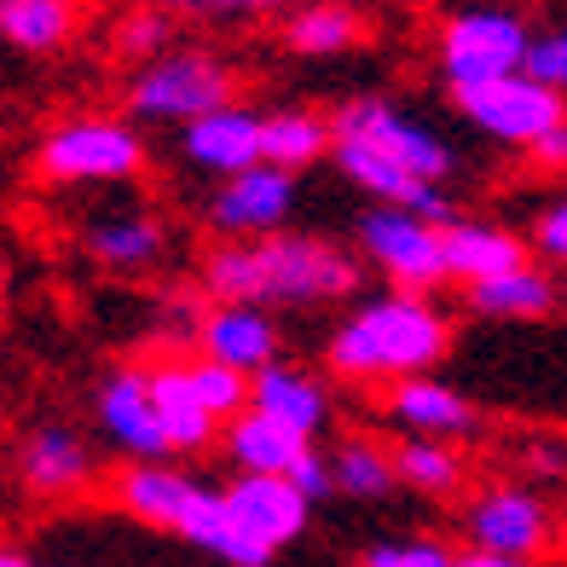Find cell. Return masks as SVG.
<instances>
[{
  "label": "cell",
  "instance_id": "1",
  "mask_svg": "<svg viewBox=\"0 0 567 567\" xmlns=\"http://www.w3.org/2000/svg\"><path fill=\"white\" fill-rule=\"evenodd\" d=\"M203 296L209 301H255V307H337L365 284L359 249H342L319 231H272L255 244H215L203 255Z\"/></svg>",
  "mask_w": 567,
  "mask_h": 567
},
{
  "label": "cell",
  "instance_id": "2",
  "mask_svg": "<svg viewBox=\"0 0 567 567\" xmlns=\"http://www.w3.org/2000/svg\"><path fill=\"white\" fill-rule=\"evenodd\" d=\"M446 353H452L446 307L434 296L389 290L348 307V319L324 342V365L348 389H394L405 377H434Z\"/></svg>",
  "mask_w": 567,
  "mask_h": 567
},
{
  "label": "cell",
  "instance_id": "3",
  "mask_svg": "<svg viewBox=\"0 0 567 567\" xmlns=\"http://www.w3.org/2000/svg\"><path fill=\"white\" fill-rule=\"evenodd\" d=\"M238 99V70L209 47H168V53L134 64L122 87L127 122H157V127H186Z\"/></svg>",
  "mask_w": 567,
  "mask_h": 567
},
{
  "label": "cell",
  "instance_id": "4",
  "mask_svg": "<svg viewBox=\"0 0 567 567\" xmlns=\"http://www.w3.org/2000/svg\"><path fill=\"white\" fill-rule=\"evenodd\" d=\"M151 151L140 140V127L127 116H64L41 134L35 145V174L47 186H134L145 174Z\"/></svg>",
  "mask_w": 567,
  "mask_h": 567
},
{
  "label": "cell",
  "instance_id": "5",
  "mask_svg": "<svg viewBox=\"0 0 567 567\" xmlns=\"http://www.w3.org/2000/svg\"><path fill=\"white\" fill-rule=\"evenodd\" d=\"M527 47H533V30L509 7H457L434 30V59H441L446 87H470V82L527 70Z\"/></svg>",
  "mask_w": 567,
  "mask_h": 567
},
{
  "label": "cell",
  "instance_id": "6",
  "mask_svg": "<svg viewBox=\"0 0 567 567\" xmlns=\"http://www.w3.org/2000/svg\"><path fill=\"white\" fill-rule=\"evenodd\" d=\"M330 134L353 140V145H371L382 157H394L400 168L434 179V186H446L457 174V151L441 127H429L423 116H411L405 105H394V99H382V93H359L348 105H337L330 111Z\"/></svg>",
  "mask_w": 567,
  "mask_h": 567
},
{
  "label": "cell",
  "instance_id": "7",
  "mask_svg": "<svg viewBox=\"0 0 567 567\" xmlns=\"http://www.w3.org/2000/svg\"><path fill=\"white\" fill-rule=\"evenodd\" d=\"M470 550H493V556H515V561H545L561 545V522L545 493H533L522 481H493L470 493L457 515Z\"/></svg>",
  "mask_w": 567,
  "mask_h": 567
},
{
  "label": "cell",
  "instance_id": "8",
  "mask_svg": "<svg viewBox=\"0 0 567 567\" xmlns=\"http://www.w3.org/2000/svg\"><path fill=\"white\" fill-rule=\"evenodd\" d=\"M359 261L377 267L394 290L411 296H434L446 284V244H441V220H423L394 203H371L359 215Z\"/></svg>",
  "mask_w": 567,
  "mask_h": 567
},
{
  "label": "cell",
  "instance_id": "9",
  "mask_svg": "<svg viewBox=\"0 0 567 567\" xmlns=\"http://www.w3.org/2000/svg\"><path fill=\"white\" fill-rule=\"evenodd\" d=\"M452 105L457 116L475 127V134L498 140V145H522L533 151L550 127L567 122V93L545 87L538 75L515 70V75H493V82H470V87H452Z\"/></svg>",
  "mask_w": 567,
  "mask_h": 567
},
{
  "label": "cell",
  "instance_id": "10",
  "mask_svg": "<svg viewBox=\"0 0 567 567\" xmlns=\"http://www.w3.org/2000/svg\"><path fill=\"white\" fill-rule=\"evenodd\" d=\"M301 197V179L278 163H255L231 179H215V197L203 203V220H209L215 244H255L272 238V231H290Z\"/></svg>",
  "mask_w": 567,
  "mask_h": 567
},
{
  "label": "cell",
  "instance_id": "11",
  "mask_svg": "<svg viewBox=\"0 0 567 567\" xmlns=\"http://www.w3.org/2000/svg\"><path fill=\"white\" fill-rule=\"evenodd\" d=\"M12 475L23 486V498H35V504H70V498H87L93 493L99 457H93V441H87L82 429L53 417V423H35L18 441Z\"/></svg>",
  "mask_w": 567,
  "mask_h": 567
},
{
  "label": "cell",
  "instance_id": "12",
  "mask_svg": "<svg viewBox=\"0 0 567 567\" xmlns=\"http://www.w3.org/2000/svg\"><path fill=\"white\" fill-rule=\"evenodd\" d=\"M93 429H99V441H105L111 452H122L127 463L168 457L145 359H140V365H111L105 377H99V389H93Z\"/></svg>",
  "mask_w": 567,
  "mask_h": 567
},
{
  "label": "cell",
  "instance_id": "13",
  "mask_svg": "<svg viewBox=\"0 0 567 567\" xmlns=\"http://www.w3.org/2000/svg\"><path fill=\"white\" fill-rule=\"evenodd\" d=\"M203 481L197 470H179L174 457H145V463H122V470L105 481L111 504L140 527H157V533H179L186 527L192 504L203 498Z\"/></svg>",
  "mask_w": 567,
  "mask_h": 567
},
{
  "label": "cell",
  "instance_id": "14",
  "mask_svg": "<svg viewBox=\"0 0 567 567\" xmlns=\"http://www.w3.org/2000/svg\"><path fill=\"white\" fill-rule=\"evenodd\" d=\"M82 255L93 267L116 278H145L163 267L168 255V220L145 203H122V209H99L82 220Z\"/></svg>",
  "mask_w": 567,
  "mask_h": 567
},
{
  "label": "cell",
  "instance_id": "15",
  "mask_svg": "<svg viewBox=\"0 0 567 567\" xmlns=\"http://www.w3.org/2000/svg\"><path fill=\"white\" fill-rule=\"evenodd\" d=\"M220 493H226L231 522L272 556L284 545H296L307 533V522H313V498L290 475H231V486H220Z\"/></svg>",
  "mask_w": 567,
  "mask_h": 567
},
{
  "label": "cell",
  "instance_id": "16",
  "mask_svg": "<svg viewBox=\"0 0 567 567\" xmlns=\"http://www.w3.org/2000/svg\"><path fill=\"white\" fill-rule=\"evenodd\" d=\"M179 163L192 174H209V179H231L255 163H267L261 157V111L231 99V105L186 122L179 127Z\"/></svg>",
  "mask_w": 567,
  "mask_h": 567
},
{
  "label": "cell",
  "instance_id": "17",
  "mask_svg": "<svg viewBox=\"0 0 567 567\" xmlns=\"http://www.w3.org/2000/svg\"><path fill=\"white\" fill-rule=\"evenodd\" d=\"M330 163H337L348 186H353V192H365L371 203H394V209H411V215L441 220V226H446V220H457V215H452L446 186H434V179L400 168L394 157H382V151H371V145L337 140V145H330Z\"/></svg>",
  "mask_w": 567,
  "mask_h": 567
},
{
  "label": "cell",
  "instance_id": "18",
  "mask_svg": "<svg viewBox=\"0 0 567 567\" xmlns=\"http://www.w3.org/2000/svg\"><path fill=\"white\" fill-rule=\"evenodd\" d=\"M284 337H278V319H272V307H255V301H209L197 313V353H209L220 359V365L231 371H267L278 353Z\"/></svg>",
  "mask_w": 567,
  "mask_h": 567
},
{
  "label": "cell",
  "instance_id": "19",
  "mask_svg": "<svg viewBox=\"0 0 567 567\" xmlns=\"http://www.w3.org/2000/svg\"><path fill=\"white\" fill-rule=\"evenodd\" d=\"M249 411H261V417L284 423L290 434L301 441H319L337 417V394H330V382L307 365H290V359H272L267 371L249 377Z\"/></svg>",
  "mask_w": 567,
  "mask_h": 567
},
{
  "label": "cell",
  "instance_id": "20",
  "mask_svg": "<svg viewBox=\"0 0 567 567\" xmlns=\"http://www.w3.org/2000/svg\"><path fill=\"white\" fill-rule=\"evenodd\" d=\"M145 377H151V400H157V423H163V441H168V457H197L220 446V417L197 400L192 377H186V359H145Z\"/></svg>",
  "mask_w": 567,
  "mask_h": 567
},
{
  "label": "cell",
  "instance_id": "21",
  "mask_svg": "<svg viewBox=\"0 0 567 567\" xmlns=\"http://www.w3.org/2000/svg\"><path fill=\"white\" fill-rule=\"evenodd\" d=\"M382 417H389L400 434L463 441V434H475L481 411L441 377H405V382H394V389H382Z\"/></svg>",
  "mask_w": 567,
  "mask_h": 567
},
{
  "label": "cell",
  "instance_id": "22",
  "mask_svg": "<svg viewBox=\"0 0 567 567\" xmlns=\"http://www.w3.org/2000/svg\"><path fill=\"white\" fill-rule=\"evenodd\" d=\"M441 244H446V278H457L463 290L533 261L527 244L515 238L509 226H493V220H463L457 215V220L441 226Z\"/></svg>",
  "mask_w": 567,
  "mask_h": 567
},
{
  "label": "cell",
  "instance_id": "23",
  "mask_svg": "<svg viewBox=\"0 0 567 567\" xmlns=\"http://www.w3.org/2000/svg\"><path fill=\"white\" fill-rule=\"evenodd\" d=\"M87 7L82 0H0V47L30 59H53L82 35Z\"/></svg>",
  "mask_w": 567,
  "mask_h": 567
},
{
  "label": "cell",
  "instance_id": "24",
  "mask_svg": "<svg viewBox=\"0 0 567 567\" xmlns=\"http://www.w3.org/2000/svg\"><path fill=\"white\" fill-rule=\"evenodd\" d=\"M220 452L231 463V475H290L313 452V441H301V434L261 417V411H244V417H231L220 429Z\"/></svg>",
  "mask_w": 567,
  "mask_h": 567
},
{
  "label": "cell",
  "instance_id": "25",
  "mask_svg": "<svg viewBox=\"0 0 567 567\" xmlns=\"http://www.w3.org/2000/svg\"><path fill=\"white\" fill-rule=\"evenodd\" d=\"M365 41V12L353 0H307L284 18V47L301 59H342Z\"/></svg>",
  "mask_w": 567,
  "mask_h": 567
},
{
  "label": "cell",
  "instance_id": "26",
  "mask_svg": "<svg viewBox=\"0 0 567 567\" xmlns=\"http://www.w3.org/2000/svg\"><path fill=\"white\" fill-rule=\"evenodd\" d=\"M330 145H337V134H330V116L307 111V105H284V111H267L261 116V157L278 163V168H313L330 157Z\"/></svg>",
  "mask_w": 567,
  "mask_h": 567
},
{
  "label": "cell",
  "instance_id": "27",
  "mask_svg": "<svg viewBox=\"0 0 567 567\" xmlns=\"http://www.w3.org/2000/svg\"><path fill=\"white\" fill-rule=\"evenodd\" d=\"M470 307L481 319H545L556 307V278L545 267H515L486 284H470Z\"/></svg>",
  "mask_w": 567,
  "mask_h": 567
},
{
  "label": "cell",
  "instance_id": "28",
  "mask_svg": "<svg viewBox=\"0 0 567 567\" xmlns=\"http://www.w3.org/2000/svg\"><path fill=\"white\" fill-rule=\"evenodd\" d=\"M394 475H400L405 493L457 498V493H463V452H457V441L405 434V441H394Z\"/></svg>",
  "mask_w": 567,
  "mask_h": 567
},
{
  "label": "cell",
  "instance_id": "29",
  "mask_svg": "<svg viewBox=\"0 0 567 567\" xmlns=\"http://www.w3.org/2000/svg\"><path fill=\"white\" fill-rule=\"evenodd\" d=\"M330 481H337L342 498L359 504H382L389 493H400V475H394V446L365 441V434H348V441L330 452Z\"/></svg>",
  "mask_w": 567,
  "mask_h": 567
},
{
  "label": "cell",
  "instance_id": "30",
  "mask_svg": "<svg viewBox=\"0 0 567 567\" xmlns=\"http://www.w3.org/2000/svg\"><path fill=\"white\" fill-rule=\"evenodd\" d=\"M186 377H192L197 400L209 405L220 423H231V417H244V411H249V377L244 371L220 365V359H209V353H186Z\"/></svg>",
  "mask_w": 567,
  "mask_h": 567
},
{
  "label": "cell",
  "instance_id": "31",
  "mask_svg": "<svg viewBox=\"0 0 567 567\" xmlns=\"http://www.w3.org/2000/svg\"><path fill=\"white\" fill-rule=\"evenodd\" d=\"M359 567H457V550L434 533H411V538H377L359 550Z\"/></svg>",
  "mask_w": 567,
  "mask_h": 567
},
{
  "label": "cell",
  "instance_id": "32",
  "mask_svg": "<svg viewBox=\"0 0 567 567\" xmlns=\"http://www.w3.org/2000/svg\"><path fill=\"white\" fill-rule=\"evenodd\" d=\"M168 41H174V18H168V7H134V12L116 23V53H122V59H134V64L168 53Z\"/></svg>",
  "mask_w": 567,
  "mask_h": 567
},
{
  "label": "cell",
  "instance_id": "33",
  "mask_svg": "<svg viewBox=\"0 0 567 567\" xmlns=\"http://www.w3.org/2000/svg\"><path fill=\"white\" fill-rule=\"evenodd\" d=\"M527 75H538L545 87L567 93V30L533 35V47H527Z\"/></svg>",
  "mask_w": 567,
  "mask_h": 567
},
{
  "label": "cell",
  "instance_id": "34",
  "mask_svg": "<svg viewBox=\"0 0 567 567\" xmlns=\"http://www.w3.org/2000/svg\"><path fill=\"white\" fill-rule=\"evenodd\" d=\"M533 249L545 255V261L567 267V192H556L545 209L533 215Z\"/></svg>",
  "mask_w": 567,
  "mask_h": 567
},
{
  "label": "cell",
  "instance_id": "35",
  "mask_svg": "<svg viewBox=\"0 0 567 567\" xmlns=\"http://www.w3.org/2000/svg\"><path fill=\"white\" fill-rule=\"evenodd\" d=\"M290 481H296V486H301V493L313 498V504L337 493V481H330V457H319V446H313V452H307V457L296 463V470H290Z\"/></svg>",
  "mask_w": 567,
  "mask_h": 567
},
{
  "label": "cell",
  "instance_id": "36",
  "mask_svg": "<svg viewBox=\"0 0 567 567\" xmlns=\"http://www.w3.org/2000/svg\"><path fill=\"white\" fill-rule=\"evenodd\" d=\"M203 7L238 12V18H267V12H284V18H290L296 7H307V0H203Z\"/></svg>",
  "mask_w": 567,
  "mask_h": 567
},
{
  "label": "cell",
  "instance_id": "37",
  "mask_svg": "<svg viewBox=\"0 0 567 567\" xmlns=\"http://www.w3.org/2000/svg\"><path fill=\"white\" fill-rule=\"evenodd\" d=\"M527 157H533L538 168H550V174H567V122H561V127H550V134L538 140V145L527 151Z\"/></svg>",
  "mask_w": 567,
  "mask_h": 567
},
{
  "label": "cell",
  "instance_id": "38",
  "mask_svg": "<svg viewBox=\"0 0 567 567\" xmlns=\"http://www.w3.org/2000/svg\"><path fill=\"white\" fill-rule=\"evenodd\" d=\"M457 567H538V561H515V556H493V550H457Z\"/></svg>",
  "mask_w": 567,
  "mask_h": 567
},
{
  "label": "cell",
  "instance_id": "39",
  "mask_svg": "<svg viewBox=\"0 0 567 567\" xmlns=\"http://www.w3.org/2000/svg\"><path fill=\"white\" fill-rule=\"evenodd\" d=\"M0 567H35L23 550H12V545H0Z\"/></svg>",
  "mask_w": 567,
  "mask_h": 567
},
{
  "label": "cell",
  "instance_id": "40",
  "mask_svg": "<svg viewBox=\"0 0 567 567\" xmlns=\"http://www.w3.org/2000/svg\"><path fill=\"white\" fill-rule=\"evenodd\" d=\"M561 545H567V522H561Z\"/></svg>",
  "mask_w": 567,
  "mask_h": 567
},
{
  "label": "cell",
  "instance_id": "41",
  "mask_svg": "<svg viewBox=\"0 0 567 567\" xmlns=\"http://www.w3.org/2000/svg\"><path fill=\"white\" fill-rule=\"evenodd\" d=\"M0 486H7V470H0Z\"/></svg>",
  "mask_w": 567,
  "mask_h": 567
}]
</instances>
